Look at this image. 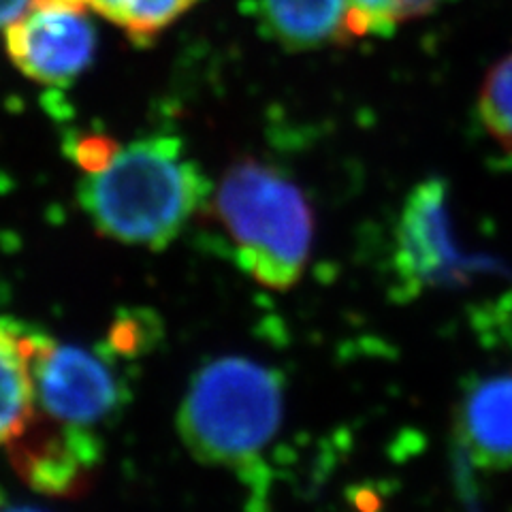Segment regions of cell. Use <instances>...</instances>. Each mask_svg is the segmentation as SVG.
Segmentation results:
<instances>
[{"label":"cell","mask_w":512,"mask_h":512,"mask_svg":"<svg viewBox=\"0 0 512 512\" xmlns=\"http://www.w3.org/2000/svg\"><path fill=\"white\" fill-rule=\"evenodd\" d=\"M478 116L489 137L512 154V52L485 75L478 94Z\"/></svg>","instance_id":"7c38bea8"},{"label":"cell","mask_w":512,"mask_h":512,"mask_svg":"<svg viewBox=\"0 0 512 512\" xmlns=\"http://www.w3.org/2000/svg\"><path fill=\"white\" fill-rule=\"evenodd\" d=\"M90 7V0H32L30 9H67V11H82Z\"/></svg>","instance_id":"ac0fdd59"},{"label":"cell","mask_w":512,"mask_h":512,"mask_svg":"<svg viewBox=\"0 0 512 512\" xmlns=\"http://www.w3.org/2000/svg\"><path fill=\"white\" fill-rule=\"evenodd\" d=\"M352 35H391L399 26L395 20V0H350Z\"/></svg>","instance_id":"4fadbf2b"},{"label":"cell","mask_w":512,"mask_h":512,"mask_svg":"<svg viewBox=\"0 0 512 512\" xmlns=\"http://www.w3.org/2000/svg\"><path fill=\"white\" fill-rule=\"evenodd\" d=\"M199 0H90V7L135 41L152 39Z\"/></svg>","instance_id":"8fae6325"},{"label":"cell","mask_w":512,"mask_h":512,"mask_svg":"<svg viewBox=\"0 0 512 512\" xmlns=\"http://www.w3.org/2000/svg\"><path fill=\"white\" fill-rule=\"evenodd\" d=\"M96 37L82 11L30 9L7 26V52L26 77L67 86L94 58Z\"/></svg>","instance_id":"52a82bcc"},{"label":"cell","mask_w":512,"mask_h":512,"mask_svg":"<svg viewBox=\"0 0 512 512\" xmlns=\"http://www.w3.org/2000/svg\"><path fill=\"white\" fill-rule=\"evenodd\" d=\"M150 323H143L141 314H122L107 335V350L111 355H120L133 359L141 350H146L148 342L152 340L148 335Z\"/></svg>","instance_id":"5bb4252c"},{"label":"cell","mask_w":512,"mask_h":512,"mask_svg":"<svg viewBox=\"0 0 512 512\" xmlns=\"http://www.w3.org/2000/svg\"><path fill=\"white\" fill-rule=\"evenodd\" d=\"M39 333H24L0 320V446L18 438L35 414L32 357Z\"/></svg>","instance_id":"30bf717a"},{"label":"cell","mask_w":512,"mask_h":512,"mask_svg":"<svg viewBox=\"0 0 512 512\" xmlns=\"http://www.w3.org/2000/svg\"><path fill=\"white\" fill-rule=\"evenodd\" d=\"M94 229L114 242L163 250L210 203L212 188L175 137H148L88 173L77 190Z\"/></svg>","instance_id":"6da1fadb"},{"label":"cell","mask_w":512,"mask_h":512,"mask_svg":"<svg viewBox=\"0 0 512 512\" xmlns=\"http://www.w3.org/2000/svg\"><path fill=\"white\" fill-rule=\"evenodd\" d=\"M440 5V0H395V20L404 24L431 13Z\"/></svg>","instance_id":"2e32d148"},{"label":"cell","mask_w":512,"mask_h":512,"mask_svg":"<svg viewBox=\"0 0 512 512\" xmlns=\"http://www.w3.org/2000/svg\"><path fill=\"white\" fill-rule=\"evenodd\" d=\"M263 30L288 52L320 50L355 39L350 0H259Z\"/></svg>","instance_id":"9c48e42d"},{"label":"cell","mask_w":512,"mask_h":512,"mask_svg":"<svg viewBox=\"0 0 512 512\" xmlns=\"http://www.w3.org/2000/svg\"><path fill=\"white\" fill-rule=\"evenodd\" d=\"M7 451L13 470L30 489L54 498H79L92 487L103 440L96 431L62 425L35 408Z\"/></svg>","instance_id":"8992f818"},{"label":"cell","mask_w":512,"mask_h":512,"mask_svg":"<svg viewBox=\"0 0 512 512\" xmlns=\"http://www.w3.org/2000/svg\"><path fill=\"white\" fill-rule=\"evenodd\" d=\"M284 416L280 372L246 357H222L192 376L178 412V431L188 453L205 466L227 468L254 487L263 457Z\"/></svg>","instance_id":"7a4b0ae2"},{"label":"cell","mask_w":512,"mask_h":512,"mask_svg":"<svg viewBox=\"0 0 512 512\" xmlns=\"http://www.w3.org/2000/svg\"><path fill=\"white\" fill-rule=\"evenodd\" d=\"M120 150V143L107 135H86L75 141L71 156L86 173H99L114 163Z\"/></svg>","instance_id":"9a60e30c"},{"label":"cell","mask_w":512,"mask_h":512,"mask_svg":"<svg viewBox=\"0 0 512 512\" xmlns=\"http://www.w3.org/2000/svg\"><path fill=\"white\" fill-rule=\"evenodd\" d=\"M35 406L50 419L96 431L120 416L128 389L109 361V350L92 352L39 335L32 357Z\"/></svg>","instance_id":"277c9868"},{"label":"cell","mask_w":512,"mask_h":512,"mask_svg":"<svg viewBox=\"0 0 512 512\" xmlns=\"http://www.w3.org/2000/svg\"><path fill=\"white\" fill-rule=\"evenodd\" d=\"M0 512H41V510L24 506V504H11L7 495L3 493V489H0Z\"/></svg>","instance_id":"d6986e66"},{"label":"cell","mask_w":512,"mask_h":512,"mask_svg":"<svg viewBox=\"0 0 512 512\" xmlns=\"http://www.w3.org/2000/svg\"><path fill=\"white\" fill-rule=\"evenodd\" d=\"M237 265L269 291H288L306 271L314 210L291 178L261 160L233 163L210 201Z\"/></svg>","instance_id":"3957f363"},{"label":"cell","mask_w":512,"mask_h":512,"mask_svg":"<svg viewBox=\"0 0 512 512\" xmlns=\"http://www.w3.org/2000/svg\"><path fill=\"white\" fill-rule=\"evenodd\" d=\"M455 434L478 470H512V370L470 380L455 410Z\"/></svg>","instance_id":"ba28073f"},{"label":"cell","mask_w":512,"mask_h":512,"mask_svg":"<svg viewBox=\"0 0 512 512\" xmlns=\"http://www.w3.org/2000/svg\"><path fill=\"white\" fill-rule=\"evenodd\" d=\"M32 7V0H0V28L11 26Z\"/></svg>","instance_id":"e0dca14e"},{"label":"cell","mask_w":512,"mask_h":512,"mask_svg":"<svg viewBox=\"0 0 512 512\" xmlns=\"http://www.w3.org/2000/svg\"><path fill=\"white\" fill-rule=\"evenodd\" d=\"M461 263L444 180L429 178L416 184L408 192L395 229L397 288L406 297H414L427 288L444 286L461 278Z\"/></svg>","instance_id":"5b68a950"}]
</instances>
